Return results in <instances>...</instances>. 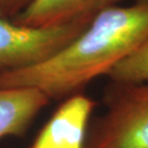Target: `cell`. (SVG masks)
I'll return each mask as SVG.
<instances>
[{"mask_svg": "<svg viewBox=\"0 0 148 148\" xmlns=\"http://www.w3.org/2000/svg\"><path fill=\"white\" fill-rule=\"evenodd\" d=\"M147 36L148 0L112 6L48 60L0 73V88H34L50 100L69 97L97 77L108 75Z\"/></svg>", "mask_w": 148, "mask_h": 148, "instance_id": "1", "label": "cell"}, {"mask_svg": "<svg viewBox=\"0 0 148 148\" xmlns=\"http://www.w3.org/2000/svg\"><path fill=\"white\" fill-rule=\"evenodd\" d=\"M114 85L85 148H148V82Z\"/></svg>", "mask_w": 148, "mask_h": 148, "instance_id": "2", "label": "cell"}, {"mask_svg": "<svg viewBox=\"0 0 148 148\" xmlns=\"http://www.w3.org/2000/svg\"><path fill=\"white\" fill-rule=\"evenodd\" d=\"M90 22L82 20L34 28L0 16V73L24 69L48 60L75 40Z\"/></svg>", "mask_w": 148, "mask_h": 148, "instance_id": "3", "label": "cell"}, {"mask_svg": "<svg viewBox=\"0 0 148 148\" xmlns=\"http://www.w3.org/2000/svg\"><path fill=\"white\" fill-rule=\"evenodd\" d=\"M94 106L95 102L85 94L78 92L66 97L29 148H85Z\"/></svg>", "mask_w": 148, "mask_h": 148, "instance_id": "4", "label": "cell"}, {"mask_svg": "<svg viewBox=\"0 0 148 148\" xmlns=\"http://www.w3.org/2000/svg\"><path fill=\"white\" fill-rule=\"evenodd\" d=\"M120 0H32L14 22L34 28H49L75 21H91Z\"/></svg>", "mask_w": 148, "mask_h": 148, "instance_id": "5", "label": "cell"}, {"mask_svg": "<svg viewBox=\"0 0 148 148\" xmlns=\"http://www.w3.org/2000/svg\"><path fill=\"white\" fill-rule=\"evenodd\" d=\"M49 101L34 88H0V140L24 134Z\"/></svg>", "mask_w": 148, "mask_h": 148, "instance_id": "6", "label": "cell"}, {"mask_svg": "<svg viewBox=\"0 0 148 148\" xmlns=\"http://www.w3.org/2000/svg\"><path fill=\"white\" fill-rule=\"evenodd\" d=\"M107 76L117 85L148 82V36Z\"/></svg>", "mask_w": 148, "mask_h": 148, "instance_id": "7", "label": "cell"}, {"mask_svg": "<svg viewBox=\"0 0 148 148\" xmlns=\"http://www.w3.org/2000/svg\"><path fill=\"white\" fill-rule=\"evenodd\" d=\"M32 2V0H0V16L14 19Z\"/></svg>", "mask_w": 148, "mask_h": 148, "instance_id": "8", "label": "cell"}]
</instances>
